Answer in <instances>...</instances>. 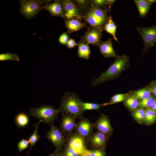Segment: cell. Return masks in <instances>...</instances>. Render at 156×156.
Returning a JSON list of instances; mask_svg holds the SVG:
<instances>
[{
	"label": "cell",
	"mask_w": 156,
	"mask_h": 156,
	"mask_svg": "<svg viewBox=\"0 0 156 156\" xmlns=\"http://www.w3.org/2000/svg\"><path fill=\"white\" fill-rule=\"evenodd\" d=\"M130 64L129 59L125 55L119 56L107 69L97 78L91 81V86H96L108 80H114Z\"/></svg>",
	"instance_id": "1"
},
{
	"label": "cell",
	"mask_w": 156,
	"mask_h": 156,
	"mask_svg": "<svg viewBox=\"0 0 156 156\" xmlns=\"http://www.w3.org/2000/svg\"><path fill=\"white\" fill-rule=\"evenodd\" d=\"M110 9L97 8L91 6L86 13L82 16L83 19L89 25L90 28H95L102 31L108 22V14Z\"/></svg>",
	"instance_id": "2"
},
{
	"label": "cell",
	"mask_w": 156,
	"mask_h": 156,
	"mask_svg": "<svg viewBox=\"0 0 156 156\" xmlns=\"http://www.w3.org/2000/svg\"><path fill=\"white\" fill-rule=\"evenodd\" d=\"M82 102L75 93L67 92L64 94L58 109L60 112L69 114L76 118H81L84 112L81 107Z\"/></svg>",
	"instance_id": "3"
},
{
	"label": "cell",
	"mask_w": 156,
	"mask_h": 156,
	"mask_svg": "<svg viewBox=\"0 0 156 156\" xmlns=\"http://www.w3.org/2000/svg\"><path fill=\"white\" fill-rule=\"evenodd\" d=\"M29 112L30 116L51 125L57 118L60 112L58 109H55L53 106L44 105L40 107L31 108Z\"/></svg>",
	"instance_id": "4"
},
{
	"label": "cell",
	"mask_w": 156,
	"mask_h": 156,
	"mask_svg": "<svg viewBox=\"0 0 156 156\" xmlns=\"http://www.w3.org/2000/svg\"><path fill=\"white\" fill-rule=\"evenodd\" d=\"M47 1L39 0H23L20 3V10L23 15L27 19H30L36 16L42 9L44 4Z\"/></svg>",
	"instance_id": "5"
},
{
	"label": "cell",
	"mask_w": 156,
	"mask_h": 156,
	"mask_svg": "<svg viewBox=\"0 0 156 156\" xmlns=\"http://www.w3.org/2000/svg\"><path fill=\"white\" fill-rule=\"evenodd\" d=\"M136 29L142 37L144 44L142 56L156 44V25L148 27H137Z\"/></svg>",
	"instance_id": "6"
},
{
	"label": "cell",
	"mask_w": 156,
	"mask_h": 156,
	"mask_svg": "<svg viewBox=\"0 0 156 156\" xmlns=\"http://www.w3.org/2000/svg\"><path fill=\"white\" fill-rule=\"evenodd\" d=\"M51 126V128L47 133V139L55 147L56 150H62L65 145V139L61 131L53 124Z\"/></svg>",
	"instance_id": "7"
},
{
	"label": "cell",
	"mask_w": 156,
	"mask_h": 156,
	"mask_svg": "<svg viewBox=\"0 0 156 156\" xmlns=\"http://www.w3.org/2000/svg\"><path fill=\"white\" fill-rule=\"evenodd\" d=\"M64 11V18L65 20L76 19H82V15L79 10L73 1L70 0L60 1Z\"/></svg>",
	"instance_id": "8"
},
{
	"label": "cell",
	"mask_w": 156,
	"mask_h": 156,
	"mask_svg": "<svg viewBox=\"0 0 156 156\" xmlns=\"http://www.w3.org/2000/svg\"><path fill=\"white\" fill-rule=\"evenodd\" d=\"M102 31L95 28L89 29L81 37V40L85 43L99 47L101 42V38Z\"/></svg>",
	"instance_id": "9"
},
{
	"label": "cell",
	"mask_w": 156,
	"mask_h": 156,
	"mask_svg": "<svg viewBox=\"0 0 156 156\" xmlns=\"http://www.w3.org/2000/svg\"><path fill=\"white\" fill-rule=\"evenodd\" d=\"M60 125V130L63 134L70 133L76 127V118L66 113H62Z\"/></svg>",
	"instance_id": "10"
},
{
	"label": "cell",
	"mask_w": 156,
	"mask_h": 156,
	"mask_svg": "<svg viewBox=\"0 0 156 156\" xmlns=\"http://www.w3.org/2000/svg\"><path fill=\"white\" fill-rule=\"evenodd\" d=\"M94 126L99 131L106 135L110 134L112 131L109 117L104 114L101 115L98 118Z\"/></svg>",
	"instance_id": "11"
},
{
	"label": "cell",
	"mask_w": 156,
	"mask_h": 156,
	"mask_svg": "<svg viewBox=\"0 0 156 156\" xmlns=\"http://www.w3.org/2000/svg\"><path fill=\"white\" fill-rule=\"evenodd\" d=\"M93 125L88 120L81 118L76 124V129L78 134L83 138H87L91 134Z\"/></svg>",
	"instance_id": "12"
},
{
	"label": "cell",
	"mask_w": 156,
	"mask_h": 156,
	"mask_svg": "<svg viewBox=\"0 0 156 156\" xmlns=\"http://www.w3.org/2000/svg\"><path fill=\"white\" fill-rule=\"evenodd\" d=\"M99 47L101 53L106 58L113 57L116 59L119 56L113 48L110 38H108L105 41H101Z\"/></svg>",
	"instance_id": "13"
},
{
	"label": "cell",
	"mask_w": 156,
	"mask_h": 156,
	"mask_svg": "<svg viewBox=\"0 0 156 156\" xmlns=\"http://www.w3.org/2000/svg\"><path fill=\"white\" fill-rule=\"evenodd\" d=\"M83 138L79 135H74L68 140V145L81 155L86 149Z\"/></svg>",
	"instance_id": "14"
},
{
	"label": "cell",
	"mask_w": 156,
	"mask_h": 156,
	"mask_svg": "<svg viewBox=\"0 0 156 156\" xmlns=\"http://www.w3.org/2000/svg\"><path fill=\"white\" fill-rule=\"evenodd\" d=\"M43 9L47 10L52 15L64 18V11L60 1L47 3L44 6Z\"/></svg>",
	"instance_id": "15"
},
{
	"label": "cell",
	"mask_w": 156,
	"mask_h": 156,
	"mask_svg": "<svg viewBox=\"0 0 156 156\" xmlns=\"http://www.w3.org/2000/svg\"><path fill=\"white\" fill-rule=\"evenodd\" d=\"M65 23L69 34L76 32L84 27H87L86 23H82L80 20L76 19L65 20Z\"/></svg>",
	"instance_id": "16"
},
{
	"label": "cell",
	"mask_w": 156,
	"mask_h": 156,
	"mask_svg": "<svg viewBox=\"0 0 156 156\" xmlns=\"http://www.w3.org/2000/svg\"><path fill=\"white\" fill-rule=\"evenodd\" d=\"M107 139L106 135L99 131L92 135L90 139V142L94 147L101 148L105 146Z\"/></svg>",
	"instance_id": "17"
},
{
	"label": "cell",
	"mask_w": 156,
	"mask_h": 156,
	"mask_svg": "<svg viewBox=\"0 0 156 156\" xmlns=\"http://www.w3.org/2000/svg\"><path fill=\"white\" fill-rule=\"evenodd\" d=\"M77 53L80 58L88 60L90 58L91 51L88 44L81 40L78 42Z\"/></svg>",
	"instance_id": "18"
},
{
	"label": "cell",
	"mask_w": 156,
	"mask_h": 156,
	"mask_svg": "<svg viewBox=\"0 0 156 156\" xmlns=\"http://www.w3.org/2000/svg\"><path fill=\"white\" fill-rule=\"evenodd\" d=\"M129 93L137 99L140 100L147 98L152 95L150 90L147 86L137 90L131 91L129 92Z\"/></svg>",
	"instance_id": "19"
},
{
	"label": "cell",
	"mask_w": 156,
	"mask_h": 156,
	"mask_svg": "<svg viewBox=\"0 0 156 156\" xmlns=\"http://www.w3.org/2000/svg\"><path fill=\"white\" fill-rule=\"evenodd\" d=\"M134 1L138 9L140 17L141 18L145 17L149 11L151 5L145 0H135Z\"/></svg>",
	"instance_id": "20"
},
{
	"label": "cell",
	"mask_w": 156,
	"mask_h": 156,
	"mask_svg": "<svg viewBox=\"0 0 156 156\" xmlns=\"http://www.w3.org/2000/svg\"><path fill=\"white\" fill-rule=\"evenodd\" d=\"M138 100L128 94V95L124 101V103L126 107L130 111H133L137 108L139 106Z\"/></svg>",
	"instance_id": "21"
},
{
	"label": "cell",
	"mask_w": 156,
	"mask_h": 156,
	"mask_svg": "<svg viewBox=\"0 0 156 156\" xmlns=\"http://www.w3.org/2000/svg\"><path fill=\"white\" fill-rule=\"evenodd\" d=\"M29 119L25 113L21 112L18 113L15 118V122L19 127L23 128L26 127L29 123Z\"/></svg>",
	"instance_id": "22"
},
{
	"label": "cell",
	"mask_w": 156,
	"mask_h": 156,
	"mask_svg": "<svg viewBox=\"0 0 156 156\" xmlns=\"http://www.w3.org/2000/svg\"><path fill=\"white\" fill-rule=\"evenodd\" d=\"M116 28L117 26L113 21L112 16H109L108 22L105 25L104 29L107 33L111 34L114 39L118 42L116 35Z\"/></svg>",
	"instance_id": "23"
},
{
	"label": "cell",
	"mask_w": 156,
	"mask_h": 156,
	"mask_svg": "<svg viewBox=\"0 0 156 156\" xmlns=\"http://www.w3.org/2000/svg\"><path fill=\"white\" fill-rule=\"evenodd\" d=\"M156 120V112L150 107L145 110L144 122L147 125L152 124Z\"/></svg>",
	"instance_id": "24"
},
{
	"label": "cell",
	"mask_w": 156,
	"mask_h": 156,
	"mask_svg": "<svg viewBox=\"0 0 156 156\" xmlns=\"http://www.w3.org/2000/svg\"><path fill=\"white\" fill-rule=\"evenodd\" d=\"M41 122H42L41 121H39L36 124L33 125L34 127V130L33 133L29 138L28 140L30 145V149L28 152L29 153L32 147L33 146H35V144L37 142L40 140L39 138L40 137V136L38 134V125Z\"/></svg>",
	"instance_id": "25"
},
{
	"label": "cell",
	"mask_w": 156,
	"mask_h": 156,
	"mask_svg": "<svg viewBox=\"0 0 156 156\" xmlns=\"http://www.w3.org/2000/svg\"><path fill=\"white\" fill-rule=\"evenodd\" d=\"M73 1L79 10L81 14V12H82V10H83V11H84L85 10L86 12V13L88 9L91 6V1L86 0H73Z\"/></svg>",
	"instance_id": "26"
},
{
	"label": "cell",
	"mask_w": 156,
	"mask_h": 156,
	"mask_svg": "<svg viewBox=\"0 0 156 156\" xmlns=\"http://www.w3.org/2000/svg\"><path fill=\"white\" fill-rule=\"evenodd\" d=\"M132 115L138 122L142 123L144 122L145 116V110L143 108H139L133 110Z\"/></svg>",
	"instance_id": "27"
},
{
	"label": "cell",
	"mask_w": 156,
	"mask_h": 156,
	"mask_svg": "<svg viewBox=\"0 0 156 156\" xmlns=\"http://www.w3.org/2000/svg\"><path fill=\"white\" fill-rule=\"evenodd\" d=\"M128 94H117L115 95L111 98L110 101L108 102L103 104V106L109 105L113 104L124 101L127 97Z\"/></svg>",
	"instance_id": "28"
},
{
	"label": "cell",
	"mask_w": 156,
	"mask_h": 156,
	"mask_svg": "<svg viewBox=\"0 0 156 156\" xmlns=\"http://www.w3.org/2000/svg\"><path fill=\"white\" fill-rule=\"evenodd\" d=\"M103 106V104L83 102L81 103V107L82 110L84 111L86 110H98L100 108Z\"/></svg>",
	"instance_id": "29"
},
{
	"label": "cell",
	"mask_w": 156,
	"mask_h": 156,
	"mask_svg": "<svg viewBox=\"0 0 156 156\" xmlns=\"http://www.w3.org/2000/svg\"><path fill=\"white\" fill-rule=\"evenodd\" d=\"M12 60L16 62H19L20 61L18 55L11 52L0 54V61Z\"/></svg>",
	"instance_id": "30"
},
{
	"label": "cell",
	"mask_w": 156,
	"mask_h": 156,
	"mask_svg": "<svg viewBox=\"0 0 156 156\" xmlns=\"http://www.w3.org/2000/svg\"><path fill=\"white\" fill-rule=\"evenodd\" d=\"M156 98V97L152 94L151 96L147 98L141 100L139 102L138 106L142 108L150 107Z\"/></svg>",
	"instance_id": "31"
},
{
	"label": "cell",
	"mask_w": 156,
	"mask_h": 156,
	"mask_svg": "<svg viewBox=\"0 0 156 156\" xmlns=\"http://www.w3.org/2000/svg\"><path fill=\"white\" fill-rule=\"evenodd\" d=\"M83 153L88 155L89 156H106L105 152L101 149L92 151L86 149Z\"/></svg>",
	"instance_id": "32"
},
{
	"label": "cell",
	"mask_w": 156,
	"mask_h": 156,
	"mask_svg": "<svg viewBox=\"0 0 156 156\" xmlns=\"http://www.w3.org/2000/svg\"><path fill=\"white\" fill-rule=\"evenodd\" d=\"M65 156H79V154L68 145L65 147L63 151Z\"/></svg>",
	"instance_id": "33"
},
{
	"label": "cell",
	"mask_w": 156,
	"mask_h": 156,
	"mask_svg": "<svg viewBox=\"0 0 156 156\" xmlns=\"http://www.w3.org/2000/svg\"><path fill=\"white\" fill-rule=\"evenodd\" d=\"M69 33L67 31L62 33L60 36L58 38L59 43L63 45H66L69 39Z\"/></svg>",
	"instance_id": "34"
},
{
	"label": "cell",
	"mask_w": 156,
	"mask_h": 156,
	"mask_svg": "<svg viewBox=\"0 0 156 156\" xmlns=\"http://www.w3.org/2000/svg\"><path fill=\"white\" fill-rule=\"evenodd\" d=\"M91 5L94 7L99 8H106V0H91Z\"/></svg>",
	"instance_id": "35"
},
{
	"label": "cell",
	"mask_w": 156,
	"mask_h": 156,
	"mask_svg": "<svg viewBox=\"0 0 156 156\" xmlns=\"http://www.w3.org/2000/svg\"><path fill=\"white\" fill-rule=\"evenodd\" d=\"M29 142L28 140L22 139L17 144V146L19 152H21L27 148H29Z\"/></svg>",
	"instance_id": "36"
},
{
	"label": "cell",
	"mask_w": 156,
	"mask_h": 156,
	"mask_svg": "<svg viewBox=\"0 0 156 156\" xmlns=\"http://www.w3.org/2000/svg\"><path fill=\"white\" fill-rule=\"evenodd\" d=\"M146 86L150 90L152 94L156 97V80L152 81Z\"/></svg>",
	"instance_id": "37"
},
{
	"label": "cell",
	"mask_w": 156,
	"mask_h": 156,
	"mask_svg": "<svg viewBox=\"0 0 156 156\" xmlns=\"http://www.w3.org/2000/svg\"><path fill=\"white\" fill-rule=\"evenodd\" d=\"M66 45L68 48L71 49L75 46H78V44L76 43L74 39L70 38Z\"/></svg>",
	"instance_id": "38"
},
{
	"label": "cell",
	"mask_w": 156,
	"mask_h": 156,
	"mask_svg": "<svg viewBox=\"0 0 156 156\" xmlns=\"http://www.w3.org/2000/svg\"><path fill=\"white\" fill-rule=\"evenodd\" d=\"M49 156H65L63 151L61 150H55L53 153L50 154Z\"/></svg>",
	"instance_id": "39"
},
{
	"label": "cell",
	"mask_w": 156,
	"mask_h": 156,
	"mask_svg": "<svg viewBox=\"0 0 156 156\" xmlns=\"http://www.w3.org/2000/svg\"><path fill=\"white\" fill-rule=\"evenodd\" d=\"M115 1L116 0H106V8L110 9Z\"/></svg>",
	"instance_id": "40"
},
{
	"label": "cell",
	"mask_w": 156,
	"mask_h": 156,
	"mask_svg": "<svg viewBox=\"0 0 156 156\" xmlns=\"http://www.w3.org/2000/svg\"><path fill=\"white\" fill-rule=\"evenodd\" d=\"M150 107L156 112V98Z\"/></svg>",
	"instance_id": "41"
},
{
	"label": "cell",
	"mask_w": 156,
	"mask_h": 156,
	"mask_svg": "<svg viewBox=\"0 0 156 156\" xmlns=\"http://www.w3.org/2000/svg\"><path fill=\"white\" fill-rule=\"evenodd\" d=\"M145 1L151 5L156 3V0H145Z\"/></svg>",
	"instance_id": "42"
},
{
	"label": "cell",
	"mask_w": 156,
	"mask_h": 156,
	"mask_svg": "<svg viewBox=\"0 0 156 156\" xmlns=\"http://www.w3.org/2000/svg\"><path fill=\"white\" fill-rule=\"evenodd\" d=\"M81 156H89L88 155L85 153H83V154H82L81 155Z\"/></svg>",
	"instance_id": "43"
}]
</instances>
